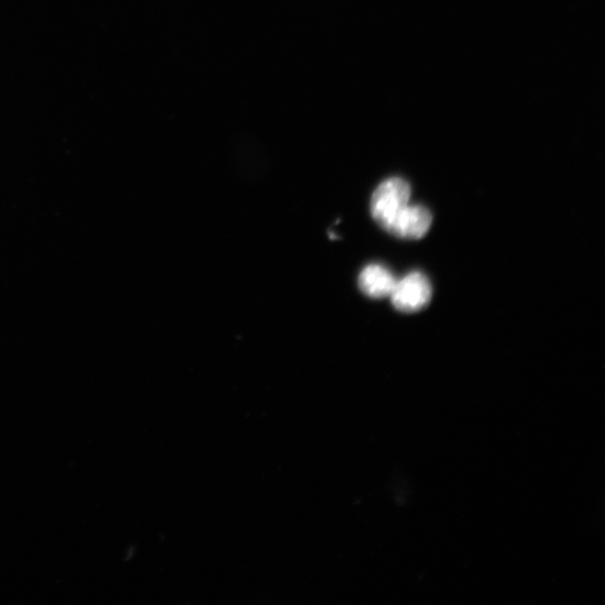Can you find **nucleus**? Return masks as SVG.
<instances>
[{
	"mask_svg": "<svg viewBox=\"0 0 605 605\" xmlns=\"http://www.w3.org/2000/svg\"><path fill=\"white\" fill-rule=\"evenodd\" d=\"M410 187L399 177L389 178L377 188L372 199V215L385 230H389L409 205Z\"/></svg>",
	"mask_w": 605,
	"mask_h": 605,
	"instance_id": "nucleus-1",
	"label": "nucleus"
},
{
	"mask_svg": "<svg viewBox=\"0 0 605 605\" xmlns=\"http://www.w3.org/2000/svg\"><path fill=\"white\" fill-rule=\"evenodd\" d=\"M393 306L400 312L413 314L426 309L432 299V286L421 273H411L397 280L389 296Z\"/></svg>",
	"mask_w": 605,
	"mask_h": 605,
	"instance_id": "nucleus-2",
	"label": "nucleus"
},
{
	"mask_svg": "<svg viewBox=\"0 0 605 605\" xmlns=\"http://www.w3.org/2000/svg\"><path fill=\"white\" fill-rule=\"evenodd\" d=\"M432 221V215L427 208L408 205L388 232L404 239H420L429 232Z\"/></svg>",
	"mask_w": 605,
	"mask_h": 605,
	"instance_id": "nucleus-3",
	"label": "nucleus"
},
{
	"mask_svg": "<svg viewBox=\"0 0 605 605\" xmlns=\"http://www.w3.org/2000/svg\"><path fill=\"white\" fill-rule=\"evenodd\" d=\"M361 292L372 298L389 297L397 283L392 272L383 265H370L359 276Z\"/></svg>",
	"mask_w": 605,
	"mask_h": 605,
	"instance_id": "nucleus-4",
	"label": "nucleus"
}]
</instances>
